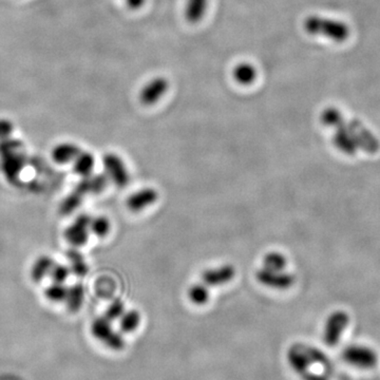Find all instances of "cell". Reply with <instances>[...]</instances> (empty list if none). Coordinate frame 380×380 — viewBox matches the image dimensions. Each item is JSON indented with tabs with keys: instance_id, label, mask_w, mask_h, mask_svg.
<instances>
[{
	"instance_id": "obj_24",
	"label": "cell",
	"mask_w": 380,
	"mask_h": 380,
	"mask_svg": "<svg viewBox=\"0 0 380 380\" xmlns=\"http://www.w3.org/2000/svg\"><path fill=\"white\" fill-rule=\"evenodd\" d=\"M265 269L271 271H284L287 265V260L281 252H271L263 259Z\"/></svg>"
},
{
	"instance_id": "obj_1",
	"label": "cell",
	"mask_w": 380,
	"mask_h": 380,
	"mask_svg": "<svg viewBox=\"0 0 380 380\" xmlns=\"http://www.w3.org/2000/svg\"><path fill=\"white\" fill-rule=\"evenodd\" d=\"M26 165L24 144L20 140H0V170L8 181H18Z\"/></svg>"
},
{
	"instance_id": "obj_6",
	"label": "cell",
	"mask_w": 380,
	"mask_h": 380,
	"mask_svg": "<svg viewBox=\"0 0 380 380\" xmlns=\"http://www.w3.org/2000/svg\"><path fill=\"white\" fill-rule=\"evenodd\" d=\"M106 175L116 187L125 188L130 182V175L121 156L114 154H105L103 158Z\"/></svg>"
},
{
	"instance_id": "obj_7",
	"label": "cell",
	"mask_w": 380,
	"mask_h": 380,
	"mask_svg": "<svg viewBox=\"0 0 380 380\" xmlns=\"http://www.w3.org/2000/svg\"><path fill=\"white\" fill-rule=\"evenodd\" d=\"M348 128L356 141L359 149L365 150L369 154H376L379 150L380 144L377 137L359 120H352L346 123Z\"/></svg>"
},
{
	"instance_id": "obj_29",
	"label": "cell",
	"mask_w": 380,
	"mask_h": 380,
	"mask_svg": "<svg viewBox=\"0 0 380 380\" xmlns=\"http://www.w3.org/2000/svg\"><path fill=\"white\" fill-rule=\"evenodd\" d=\"M126 312L125 311L124 302L121 299H114L111 304L108 306L107 310H106L105 317L109 319L110 321L114 323V321L118 320L123 314Z\"/></svg>"
},
{
	"instance_id": "obj_21",
	"label": "cell",
	"mask_w": 380,
	"mask_h": 380,
	"mask_svg": "<svg viewBox=\"0 0 380 380\" xmlns=\"http://www.w3.org/2000/svg\"><path fill=\"white\" fill-rule=\"evenodd\" d=\"M67 259L70 263L69 269H70L71 273H74L77 277H83L87 275L89 267H88L87 262L79 250H77L76 248H71L67 252Z\"/></svg>"
},
{
	"instance_id": "obj_13",
	"label": "cell",
	"mask_w": 380,
	"mask_h": 380,
	"mask_svg": "<svg viewBox=\"0 0 380 380\" xmlns=\"http://www.w3.org/2000/svg\"><path fill=\"white\" fill-rule=\"evenodd\" d=\"M158 199V194L154 188H144L137 193H133L127 199L126 205L133 212H139L148 206L154 205Z\"/></svg>"
},
{
	"instance_id": "obj_16",
	"label": "cell",
	"mask_w": 380,
	"mask_h": 380,
	"mask_svg": "<svg viewBox=\"0 0 380 380\" xmlns=\"http://www.w3.org/2000/svg\"><path fill=\"white\" fill-rule=\"evenodd\" d=\"M208 0H186L185 18L191 24H197L208 11Z\"/></svg>"
},
{
	"instance_id": "obj_19",
	"label": "cell",
	"mask_w": 380,
	"mask_h": 380,
	"mask_svg": "<svg viewBox=\"0 0 380 380\" xmlns=\"http://www.w3.org/2000/svg\"><path fill=\"white\" fill-rule=\"evenodd\" d=\"M83 300H85V289L83 284L75 283L72 287H68L65 302H66L67 308L70 312H77L81 310Z\"/></svg>"
},
{
	"instance_id": "obj_31",
	"label": "cell",
	"mask_w": 380,
	"mask_h": 380,
	"mask_svg": "<svg viewBox=\"0 0 380 380\" xmlns=\"http://www.w3.org/2000/svg\"><path fill=\"white\" fill-rule=\"evenodd\" d=\"M13 131L14 125L11 121L6 120V118H1V120H0V140L11 137Z\"/></svg>"
},
{
	"instance_id": "obj_17",
	"label": "cell",
	"mask_w": 380,
	"mask_h": 380,
	"mask_svg": "<svg viewBox=\"0 0 380 380\" xmlns=\"http://www.w3.org/2000/svg\"><path fill=\"white\" fill-rule=\"evenodd\" d=\"M72 163L73 171L79 177H85L92 175L95 158L89 151H81Z\"/></svg>"
},
{
	"instance_id": "obj_14",
	"label": "cell",
	"mask_w": 380,
	"mask_h": 380,
	"mask_svg": "<svg viewBox=\"0 0 380 380\" xmlns=\"http://www.w3.org/2000/svg\"><path fill=\"white\" fill-rule=\"evenodd\" d=\"M108 182H109V179H108L106 173L105 175L101 173V175H88V177H83L79 182L75 190L79 191L83 197L87 196L88 194L99 195L107 188Z\"/></svg>"
},
{
	"instance_id": "obj_12",
	"label": "cell",
	"mask_w": 380,
	"mask_h": 380,
	"mask_svg": "<svg viewBox=\"0 0 380 380\" xmlns=\"http://www.w3.org/2000/svg\"><path fill=\"white\" fill-rule=\"evenodd\" d=\"M235 275L236 269L233 265H222L216 269H206L202 273V281L208 287H218V285H223L231 282Z\"/></svg>"
},
{
	"instance_id": "obj_11",
	"label": "cell",
	"mask_w": 380,
	"mask_h": 380,
	"mask_svg": "<svg viewBox=\"0 0 380 380\" xmlns=\"http://www.w3.org/2000/svg\"><path fill=\"white\" fill-rule=\"evenodd\" d=\"M334 129H335V133H334L333 142L336 148L346 156H355L359 148L346 123L344 122Z\"/></svg>"
},
{
	"instance_id": "obj_15",
	"label": "cell",
	"mask_w": 380,
	"mask_h": 380,
	"mask_svg": "<svg viewBox=\"0 0 380 380\" xmlns=\"http://www.w3.org/2000/svg\"><path fill=\"white\" fill-rule=\"evenodd\" d=\"M81 148L73 143L58 144L52 150V158L57 164L64 165L73 162L81 152Z\"/></svg>"
},
{
	"instance_id": "obj_3",
	"label": "cell",
	"mask_w": 380,
	"mask_h": 380,
	"mask_svg": "<svg viewBox=\"0 0 380 380\" xmlns=\"http://www.w3.org/2000/svg\"><path fill=\"white\" fill-rule=\"evenodd\" d=\"M341 358L346 365L359 371H371L377 367L379 357L372 346L362 344H352L342 350Z\"/></svg>"
},
{
	"instance_id": "obj_10",
	"label": "cell",
	"mask_w": 380,
	"mask_h": 380,
	"mask_svg": "<svg viewBox=\"0 0 380 380\" xmlns=\"http://www.w3.org/2000/svg\"><path fill=\"white\" fill-rule=\"evenodd\" d=\"M169 88L167 79L163 76L154 77L148 81L140 91V102L144 106H152L158 103Z\"/></svg>"
},
{
	"instance_id": "obj_28",
	"label": "cell",
	"mask_w": 380,
	"mask_h": 380,
	"mask_svg": "<svg viewBox=\"0 0 380 380\" xmlns=\"http://www.w3.org/2000/svg\"><path fill=\"white\" fill-rule=\"evenodd\" d=\"M67 290L68 287H65L64 283H57L53 282L51 285L47 287L45 294L47 299L53 302L65 301L67 296Z\"/></svg>"
},
{
	"instance_id": "obj_8",
	"label": "cell",
	"mask_w": 380,
	"mask_h": 380,
	"mask_svg": "<svg viewBox=\"0 0 380 380\" xmlns=\"http://www.w3.org/2000/svg\"><path fill=\"white\" fill-rule=\"evenodd\" d=\"M91 219L89 215H79L75 219L74 222L67 227L66 231H65V238L71 245L74 246V247H81V246L87 243L88 240H89Z\"/></svg>"
},
{
	"instance_id": "obj_30",
	"label": "cell",
	"mask_w": 380,
	"mask_h": 380,
	"mask_svg": "<svg viewBox=\"0 0 380 380\" xmlns=\"http://www.w3.org/2000/svg\"><path fill=\"white\" fill-rule=\"evenodd\" d=\"M71 271L68 266L64 264H54L52 267L51 273H50V277L53 280V282H57V283H65L66 280L68 279L69 275H70Z\"/></svg>"
},
{
	"instance_id": "obj_26",
	"label": "cell",
	"mask_w": 380,
	"mask_h": 380,
	"mask_svg": "<svg viewBox=\"0 0 380 380\" xmlns=\"http://www.w3.org/2000/svg\"><path fill=\"white\" fill-rule=\"evenodd\" d=\"M110 229H111V224L106 217L100 216L91 219L90 231L97 237H106L109 233Z\"/></svg>"
},
{
	"instance_id": "obj_32",
	"label": "cell",
	"mask_w": 380,
	"mask_h": 380,
	"mask_svg": "<svg viewBox=\"0 0 380 380\" xmlns=\"http://www.w3.org/2000/svg\"><path fill=\"white\" fill-rule=\"evenodd\" d=\"M125 3L128 6L129 9L139 10L145 5L146 0H125Z\"/></svg>"
},
{
	"instance_id": "obj_20",
	"label": "cell",
	"mask_w": 380,
	"mask_h": 380,
	"mask_svg": "<svg viewBox=\"0 0 380 380\" xmlns=\"http://www.w3.org/2000/svg\"><path fill=\"white\" fill-rule=\"evenodd\" d=\"M256 67L252 66L250 62H241L233 68V76L240 85L250 86L257 79Z\"/></svg>"
},
{
	"instance_id": "obj_25",
	"label": "cell",
	"mask_w": 380,
	"mask_h": 380,
	"mask_svg": "<svg viewBox=\"0 0 380 380\" xmlns=\"http://www.w3.org/2000/svg\"><path fill=\"white\" fill-rule=\"evenodd\" d=\"M320 118L325 126L331 127V128H336L344 122L341 112L335 107H329L325 109V111L321 114Z\"/></svg>"
},
{
	"instance_id": "obj_9",
	"label": "cell",
	"mask_w": 380,
	"mask_h": 380,
	"mask_svg": "<svg viewBox=\"0 0 380 380\" xmlns=\"http://www.w3.org/2000/svg\"><path fill=\"white\" fill-rule=\"evenodd\" d=\"M256 276L257 280L265 287L280 291L290 289L295 283L294 276L284 271H271L263 267L259 269Z\"/></svg>"
},
{
	"instance_id": "obj_2",
	"label": "cell",
	"mask_w": 380,
	"mask_h": 380,
	"mask_svg": "<svg viewBox=\"0 0 380 380\" xmlns=\"http://www.w3.org/2000/svg\"><path fill=\"white\" fill-rule=\"evenodd\" d=\"M304 28L310 34L327 37L337 43H344L350 37V28L348 25L339 20H330L320 16L313 15L306 18Z\"/></svg>"
},
{
	"instance_id": "obj_27",
	"label": "cell",
	"mask_w": 380,
	"mask_h": 380,
	"mask_svg": "<svg viewBox=\"0 0 380 380\" xmlns=\"http://www.w3.org/2000/svg\"><path fill=\"white\" fill-rule=\"evenodd\" d=\"M83 196L77 193L76 190H73L70 195L62 201L60 204V210L62 215H71L74 212L77 208L81 206V202H83Z\"/></svg>"
},
{
	"instance_id": "obj_23",
	"label": "cell",
	"mask_w": 380,
	"mask_h": 380,
	"mask_svg": "<svg viewBox=\"0 0 380 380\" xmlns=\"http://www.w3.org/2000/svg\"><path fill=\"white\" fill-rule=\"evenodd\" d=\"M190 301L196 306H204L210 300V291L204 283L194 284L188 291Z\"/></svg>"
},
{
	"instance_id": "obj_4",
	"label": "cell",
	"mask_w": 380,
	"mask_h": 380,
	"mask_svg": "<svg viewBox=\"0 0 380 380\" xmlns=\"http://www.w3.org/2000/svg\"><path fill=\"white\" fill-rule=\"evenodd\" d=\"M92 336L104 344L106 348L114 352H120L126 346L124 336L121 331L116 332L112 325V321L104 317H97L92 321L90 327Z\"/></svg>"
},
{
	"instance_id": "obj_18",
	"label": "cell",
	"mask_w": 380,
	"mask_h": 380,
	"mask_svg": "<svg viewBox=\"0 0 380 380\" xmlns=\"http://www.w3.org/2000/svg\"><path fill=\"white\" fill-rule=\"evenodd\" d=\"M54 264L55 263H54L53 259L50 258L49 256L39 257L31 267V279L36 283L43 281L47 276H50Z\"/></svg>"
},
{
	"instance_id": "obj_5",
	"label": "cell",
	"mask_w": 380,
	"mask_h": 380,
	"mask_svg": "<svg viewBox=\"0 0 380 380\" xmlns=\"http://www.w3.org/2000/svg\"><path fill=\"white\" fill-rule=\"evenodd\" d=\"M350 325V316L344 311H335L327 316L323 327V339L330 348H335L341 341Z\"/></svg>"
},
{
	"instance_id": "obj_22",
	"label": "cell",
	"mask_w": 380,
	"mask_h": 380,
	"mask_svg": "<svg viewBox=\"0 0 380 380\" xmlns=\"http://www.w3.org/2000/svg\"><path fill=\"white\" fill-rule=\"evenodd\" d=\"M141 314L137 311H126L118 319V327L123 334L135 333L141 325Z\"/></svg>"
}]
</instances>
